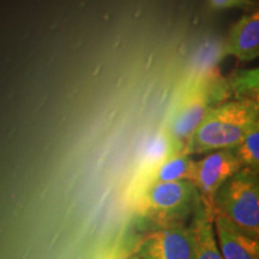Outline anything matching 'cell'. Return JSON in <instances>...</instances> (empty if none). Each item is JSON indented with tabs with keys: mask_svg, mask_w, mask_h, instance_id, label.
Wrapping results in <instances>:
<instances>
[{
	"mask_svg": "<svg viewBox=\"0 0 259 259\" xmlns=\"http://www.w3.org/2000/svg\"><path fill=\"white\" fill-rule=\"evenodd\" d=\"M258 124V99H239L212 107L191 138L189 154L235 149Z\"/></svg>",
	"mask_w": 259,
	"mask_h": 259,
	"instance_id": "obj_1",
	"label": "cell"
},
{
	"mask_svg": "<svg viewBox=\"0 0 259 259\" xmlns=\"http://www.w3.org/2000/svg\"><path fill=\"white\" fill-rule=\"evenodd\" d=\"M130 202L142 218L149 220L157 228H168L185 226L199 197L191 181L179 180L145 187Z\"/></svg>",
	"mask_w": 259,
	"mask_h": 259,
	"instance_id": "obj_2",
	"label": "cell"
},
{
	"mask_svg": "<svg viewBox=\"0 0 259 259\" xmlns=\"http://www.w3.org/2000/svg\"><path fill=\"white\" fill-rule=\"evenodd\" d=\"M227 88H229L227 82H221L212 74L199 76L189 85L166 126L178 151L189 154L194 131L212 108L211 105L225 97Z\"/></svg>",
	"mask_w": 259,
	"mask_h": 259,
	"instance_id": "obj_3",
	"label": "cell"
},
{
	"mask_svg": "<svg viewBox=\"0 0 259 259\" xmlns=\"http://www.w3.org/2000/svg\"><path fill=\"white\" fill-rule=\"evenodd\" d=\"M215 215L225 216L242 233L259 240L258 171L242 167L220 187L213 199Z\"/></svg>",
	"mask_w": 259,
	"mask_h": 259,
	"instance_id": "obj_4",
	"label": "cell"
},
{
	"mask_svg": "<svg viewBox=\"0 0 259 259\" xmlns=\"http://www.w3.org/2000/svg\"><path fill=\"white\" fill-rule=\"evenodd\" d=\"M242 168L234 149L210 151L198 161H194L191 183L198 193L202 211L206 219L213 221V199L220 187Z\"/></svg>",
	"mask_w": 259,
	"mask_h": 259,
	"instance_id": "obj_5",
	"label": "cell"
},
{
	"mask_svg": "<svg viewBox=\"0 0 259 259\" xmlns=\"http://www.w3.org/2000/svg\"><path fill=\"white\" fill-rule=\"evenodd\" d=\"M139 259H193V238L190 227L157 228L135 244Z\"/></svg>",
	"mask_w": 259,
	"mask_h": 259,
	"instance_id": "obj_6",
	"label": "cell"
},
{
	"mask_svg": "<svg viewBox=\"0 0 259 259\" xmlns=\"http://www.w3.org/2000/svg\"><path fill=\"white\" fill-rule=\"evenodd\" d=\"M193 163L194 160L190 154L179 151L162 161L161 163H158L151 169L136 174L128 189L130 200L145 187L155 185V184L179 180L191 181Z\"/></svg>",
	"mask_w": 259,
	"mask_h": 259,
	"instance_id": "obj_7",
	"label": "cell"
},
{
	"mask_svg": "<svg viewBox=\"0 0 259 259\" xmlns=\"http://www.w3.org/2000/svg\"><path fill=\"white\" fill-rule=\"evenodd\" d=\"M213 232L223 259H259V241L242 233L225 216L216 213Z\"/></svg>",
	"mask_w": 259,
	"mask_h": 259,
	"instance_id": "obj_8",
	"label": "cell"
},
{
	"mask_svg": "<svg viewBox=\"0 0 259 259\" xmlns=\"http://www.w3.org/2000/svg\"><path fill=\"white\" fill-rule=\"evenodd\" d=\"M223 54L247 63L259 56V14L244 16L232 28L223 46Z\"/></svg>",
	"mask_w": 259,
	"mask_h": 259,
	"instance_id": "obj_9",
	"label": "cell"
},
{
	"mask_svg": "<svg viewBox=\"0 0 259 259\" xmlns=\"http://www.w3.org/2000/svg\"><path fill=\"white\" fill-rule=\"evenodd\" d=\"M212 222L202 212L191 223L190 228L193 238V259H223L216 242Z\"/></svg>",
	"mask_w": 259,
	"mask_h": 259,
	"instance_id": "obj_10",
	"label": "cell"
},
{
	"mask_svg": "<svg viewBox=\"0 0 259 259\" xmlns=\"http://www.w3.org/2000/svg\"><path fill=\"white\" fill-rule=\"evenodd\" d=\"M176 153H179V151L174 147V143L170 136L168 135L166 126H163L149 139L147 145L144 147L137 174L151 169Z\"/></svg>",
	"mask_w": 259,
	"mask_h": 259,
	"instance_id": "obj_11",
	"label": "cell"
},
{
	"mask_svg": "<svg viewBox=\"0 0 259 259\" xmlns=\"http://www.w3.org/2000/svg\"><path fill=\"white\" fill-rule=\"evenodd\" d=\"M242 167L258 171L259 167V122L252 126L241 143L234 149Z\"/></svg>",
	"mask_w": 259,
	"mask_h": 259,
	"instance_id": "obj_12",
	"label": "cell"
},
{
	"mask_svg": "<svg viewBox=\"0 0 259 259\" xmlns=\"http://www.w3.org/2000/svg\"><path fill=\"white\" fill-rule=\"evenodd\" d=\"M229 87L240 99H258V96H254V93L258 94V69L236 72L229 82Z\"/></svg>",
	"mask_w": 259,
	"mask_h": 259,
	"instance_id": "obj_13",
	"label": "cell"
},
{
	"mask_svg": "<svg viewBox=\"0 0 259 259\" xmlns=\"http://www.w3.org/2000/svg\"><path fill=\"white\" fill-rule=\"evenodd\" d=\"M106 259H139L137 251H136L135 244L131 246L120 245L112 250L111 253Z\"/></svg>",
	"mask_w": 259,
	"mask_h": 259,
	"instance_id": "obj_14",
	"label": "cell"
},
{
	"mask_svg": "<svg viewBox=\"0 0 259 259\" xmlns=\"http://www.w3.org/2000/svg\"><path fill=\"white\" fill-rule=\"evenodd\" d=\"M247 0H209L210 5L216 10L231 9L234 6H242Z\"/></svg>",
	"mask_w": 259,
	"mask_h": 259,
	"instance_id": "obj_15",
	"label": "cell"
}]
</instances>
